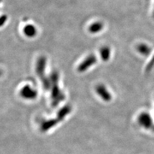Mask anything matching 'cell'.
<instances>
[{"mask_svg":"<svg viewBox=\"0 0 154 154\" xmlns=\"http://www.w3.org/2000/svg\"><path fill=\"white\" fill-rule=\"evenodd\" d=\"M138 124L145 130L152 129L154 126L152 116L147 112H142L138 116Z\"/></svg>","mask_w":154,"mask_h":154,"instance_id":"obj_3","label":"cell"},{"mask_svg":"<svg viewBox=\"0 0 154 154\" xmlns=\"http://www.w3.org/2000/svg\"><path fill=\"white\" fill-rule=\"evenodd\" d=\"M97 58L95 55L90 54L78 65L77 70L79 72H83L88 70L91 66L96 63Z\"/></svg>","mask_w":154,"mask_h":154,"instance_id":"obj_4","label":"cell"},{"mask_svg":"<svg viewBox=\"0 0 154 154\" xmlns=\"http://www.w3.org/2000/svg\"><path fill=\"white\" fill-rule=\"evenodd\" d=\"M95 91L103 100L108 102L111 99V95L107 88L103 84H98L95 88Z\"/></svg>","mask_w":154,"mask_h":154,"instance_id":"obj_6","label":"cell"},{"mask_svg":"<svg viewBox=\"0 0 154 154\" xmlns=\"http://www.w3.org/2000/svg\"><path fill=\"white\" fill-rule=\"evenodd\" d=\"M104 25L103 22L100 21H97V22H94L88 28V30L90 33L92 34H96L102 31V30L103 29Z\"/></svg>","mask_w":154,"mask_h":154,"instance_id":"obj_9","label":"cell"},{"mask_svg":"<svg viewBox=\"0 0 154 154\" xmlns=\"http://www.w3.org/2000/svg\"><path fill=\"white\" fill-rule=\"evenodd\" d=\"M20 94L25 99H34L37 95V91L29 85L24 86L20 91Z\"/></svg>","mask_w":154,"mask_h":154,"instance_id":"obj_5","label":"cell"},{"mask_svg":"<svg viewBox=\"0 0 154 154\" xmlns=\"http://www.w3.org/2000/svg\"><path fill=\"white\" fill-rule=\"evenodd\" d=\"M23 32L24 34L29 38H33L35 37L37 33V29L32 24H28L26 25L23 28Z\"/></svg>","mask_w":154,"mask_h":154,"instance_id":"obj_7","label":"cell"},{"mask_svg":"<svg viewBox=\"0 0 154 154\" xmlns=\"http://www.w3.org/2000/svg\"><path fill=\"white\" fill-rule=\"evenodd\" d=\"M152 130H153L154 131V127H153V128H152Z\"/></svg>","mask_w":154,"mask_h":154,"instance_id":"obj_11","label":"cell"},{"mask_svg":"<svg viewBox=\"0 0 154 154\" xmlns=\"http://www.w3.org/2000/svg\"><path fill=\"white\" fill-rule=\"evenodd\" d=\"M7 21V16L6 15H2L1 17L0 18V23H1V26H2Z\"/></svg>","mask_w":154,"mask_h":154,"instance_id":"obj_10","label":"cell"},{"mask_svg":"<svg viewBox=\"0 0 154 154\" xmlns=\"http://www.w3.org/2000/svg\"><path fill=\"white\" fill-rule=\"evenodd\" d=\"M50 81V89L51 91V99L53 103L57 105L63 100L65 95L59 86L60 75L58 72L54 70L51 72L49 76Z\"/></svg>","mask_w":154,"mask_h":154,"instance_id":"obj_1","label":"cell"},{"mask_svg":"<svg viewBox=\"0 0 154 154\" xmlns=\"http://www.w3.org/2000/svg\"><path fill=\"white\" fill-rule=\"evenodd\" d=\"M47 63V59L45 56L39 57L35 65V72L39 79L42 83L43 86L45 90L50 88V81L49 77L45 75V70Z\"/></svg>","mask_w":154,"mask_h":154,"instance_id":"obj_2","label":"cell"},{"mask_svg":"<svg viewBox=\"0 0 154 154\" xmlns=\"http://www.w3.org/2000/svg\"><path fill=\"white\" fill-rule=\"evenodd\" d=\"M100 56L103 61H107L111 57V49L108 46H103L99 50Z\"/></svg>","mask_w":154,"mask_h":154,"instance_id":"obj_8","label":"cell"}]
</instances>
